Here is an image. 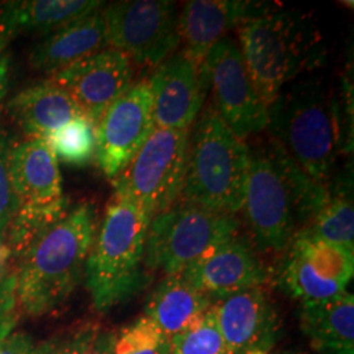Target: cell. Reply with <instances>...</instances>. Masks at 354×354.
Returning <instances> with one entry per match:
<instances>
[{"mask_svg": "<svg viewBox=\"0 0 354 354\" xmlns=\"http://www.w3.org/2000/svg\"><path fill=\"white\" fill-rule=\"evenodd\" d=\"M10 175L19 206L50 205L64 198L58 160L44 140L13 142Z\"/></svg>", "mask_w": 354, "mask_h": 354, "instance_id": "d6986e66", "label": "cell"}, {"mask_svg": "<svg viewBox=\"0 0 354 354\" xmlns=\"http://www.w3.org/2000/svg\"><path fill=\"white\" fill-rule=\"evenodd\" d=\"M213 105L239 140L263 131L268 124V106L253 87L236 39L223 38L209 51L203 66Z\"/></svg>", "mask_w": 354, "mask_h": 354, "instance_id": "8fae6325", "label": "cell"}, {"mask_svg": "<svg viewBox=\"0 0 354 354\" xmlns=\"http://www.w3.org/2000/svg\"><path fill=\"white\" fill-rule=\"evenodd\" d=\"M96 228L92 203L71 206L16 260L13 270L23 315H50L71 297L84 277Z\"/></svg>", "mask_w": 354, "mask_h": 354, "instance_id": "6da1fadb", "label": "cell"}, {"mask_svg": "<svg viewBox=\"0 0 354 354\" xmlns=\"http://www.w3.org/2000/svg\"><path fill=\"white\" fill-rule=\"evenodd\" d=\"M10 39H11V38L7 37L3 32H0V58H1L3 54L6 53V49H7V45H8Z\"/></svg>", "mask_w": 354, "mask_h": 354, "instance_id": "e575fe53", "label": "cell"}, {"mask_svg": "<svg viewBox=\"0 0 354 354\" xmlns=\"http://www.w3.org/2000/svg\"><path fill=\"white\" fill-rule=\"evenodd\" d=\"M283 253L277 274L279 286L301 304L339 295L353 279V248L297 232Z\"/></svg>", "mask_w": 354, "mask_h": 354, "instance_id": "30bf717a", "label": "cell"}, {"mask_svg": "<svg viewBox=\"0 0 354 354\" xmlns=\"http://www.w3.org/2000/svg\"><path fill=\"white\" fill-rule=\"evenodd\" d=\"M171 354H227L213 306L188 328L171 339Z\"/></svg>", "mask_w": 354, "mask_h": 354, "instance_id": "4316f807", "label": "cell"}, {"mask_svg": "<svg viewBox=\"0 0 354 354\" xmlns=\"http://www.w3.org/2000/svg\"><path fill=\"white\" fill-rule=\"evenodd\" d=\"M270 1L248 0H190L178 13L181 51L203 68L215 44L266 10Z\"/></svg>", "mask_w": 354, "mask_h": 354, "instance_id": "e0dca14e", "label": "cell"}, {"mask_svg": "<svg viewBox=\"0 0 354 354\" xmlns=\"http://www.w3.org/2000/svg\"><path fill=\"white\" fill-rule=\"evenodd\" d=\"M266 127L308 176L328 185L345 142L340 106L320 80L304 77L282 89L268 106Z\"/></svg>", "mask_w": 354, "mask_h": 354, "instance_id": "3957f363", "label": "cell"}, {"mask_svg": "<svg viewBox=\"0 0 354 354\" xmlns=\"http://www.w3.org/2000/svg\"><path fill=\"white\" fill-rule=\"evenodd\" d=\"M190 130L153 129L127 168L112 180L113 193L150 218L180 201Z\"/></svg>", "mask_w": 354, "mask_h": 354, "instance_id": "52a82bcc", "label": "cell"}, {"mask_svg": "<svg viewBox=\"0 0 354 354\" xmlns=\"http://www.w3.org/2000/svg\"><path fill=\"white\" fill-rule=\"evenodd\" d=\"M44 140L57 160L66 165H87L96 159V127L86 115L76 117Z\"/></svg>", "mask_w": 354, "mask_h": 354, "instance_id": "484cf974", "label": "cell"}, {"mask_svg": "<svg viewBox=\"0 0 354 354\" xmlns=\"http://www.w3.org/2000/svg\"><path fill=\"white\" fill-rule=\"evenodd\" d=\"M213 304L181 274H172L165 276L153 288L143 315L172 339L203 317Z\"/></svg>", "mask_w": 354, "mask_h": 354, "instance_id": "603a6c76", "label": "cell"}, {"mask_svg": "<svg viewBox=\"0 0 354 354\" xmlns=\"http://www.w3.org/2000/svg\"><path fill=\"white\" fill-rule=\"evenodd\" d=\"M113 354H171V337L142 315L114 332Z\"/></svg>", "mask_w": 354, "mask_h": 354, "instance_id": "83f0119b", "label": "cell"}, {"mask_svg": "<svg viewBox=\"0 0 354 354\" xmlns=\"http://www.w3.org/2000/svg\"><path fill=\"white\" fill-rule=\"evenodd\" d=\"M239 227L236 216L178 201L150 222L146 268L165 276L180 274L205 253L239 234Z\"/></svg>", "mask_w": 354, "mask_h": 354, "instance_id": "8992f818", "label": "cell"}, {"mask_svg": "<svg viewBox=\"0 0 354 354\" xmlns=\"http://www.w3.org/2000/svg\"><path fill=\"white\" fill-rule=\"evenodd\" d=\"M133 64L124 53L106 48L49 76L64 87L89 121L102 114L133 83Z\"/></svg>", "mask_w": 354, "mask_h": 354, "instance_id": "4fadbf2b", "label": "cell"}, {"mask_svg": "<svg viewBox=\"0 0 354 354\" xmlns=\"http://www.w3.org/2000/svg\"><path fill=\"white\" fill-rule=\"evenodd\" d=\"M257 252L283 253L298 232L295 207L270 146L250 149V168L241 206Z\"/></svg>", "mask_w": 354, "mask_h": 354, "instance_id": "ba28073f", "label": "cell"}, {"mask_svg": "<svg viewBox=\"0 0 354 354\" xmlns=\"http://www.w3.org/2000/svg\"><path fill=\"white\" fill-rule=\"evenodd\" d=\"M104 7L99 0H13L0 4V32L7 37H46L77 19Z\"/></svg>", "mask_w": 354, "mask_h": 354, "instance_id": "44dd1931", "label": "cell"}, {"mask_svg": "<svg viewBox=\"0 0 354 354\" xmlns=\"http://www.w3.org/2000/svg\"><path fill=\"white\" fill-rule=\"evenodd\" d=\"M149 83L155 127L190 130L207 91L203 68L183 51H175L153 70Z\"/></svg>", "mask_w": 354, "mask_h": 354, "instance_id": "2e32d148", "label": "cell"}, {"mask_svg": "<svg viewBox=\"0 0 354 354\" xmlns=\"http://www.w3.org/2000/svg\"><path fill=\"white\" fill-rule=\"evenodd\" d=\"M108 48L131 64L156 68L180 45L178 12L171 0H125L102 8Z\"/></svg>", "mask_w": 354, "mask_h": 354, "instance_id": "9c48e42d", "label": "cell"}, {"mask_svg": "<svg viewBox=\"0 0 354 354\" xmlns=\"http://www.w3.org/2000/svg\"><path fill=\"white\" fill-rule=\"evenodd\" d=\"M70 207L67 197L50 205L19 206L4 238L13 260H19L46 230L68 212Z\"/></svg>", "mask_w": 354, "mask_h": 354, "instance_id": "d4e9b609", "label": "cell"}, {"mask_svg": "<svg viewBox=\"0 0 354 354\" xmlns=\"http://www.w3.org/2000/svg\"><path fill=\"white\" fill-rule=\"evenodd\" d=\"M114 332L100 324H86L64 342L51 346L49 354H113Z\"/></svg>", "mask_w": 354, "mask_h": 354, "instance_id": "f1b7e54d", "label": "cell"}, {"mask_svg": "<svg viewBox=\"0 0 354 354\" xmlns=\"http://www.w3.org/2000/svg\"><path fill=\"white\" fill-rule=\"evenodd\" d=\"M150 222L140 207L113 193L96 228L83 277L97 313H109L149 285L145 260Z\"/></svg>", "mask_w": 354, "mask_h": 354, "instance_id": "7a4b0ae2", "label": "cell"}, {"mask_svg": "<svg viewBox=\"0 0 354 354\" xmlns=\"http://www.w3.org/2000/svg\"><path fill=\"white\" fill-rule=\"evenodd\" d=\"M250 168V147L210 104L193 124L180 200L218 214L241 213Z\"/></svg>", "mask_w": 354, "mask_h": 354, "instance_id": "5b68a950", "label": "cell"}, {"mask_svg": "<svg viewBox=\"0 0 354 354\" xmlns=\"http://www.w3.org/2000/svg\"><path fill=\"white\" fill-rule=\"evenodd\" d=\"M298 232L354 250V207L351 183L348 180L342 181L340 185L330 189L327 203Z\"/></svg>", "mask_w": 354, "mask_h": 354, "instance_id": "cb8c5ba5", "label": "cell"}, {"mask_svg": "<svg viewBox=\"0 0 354 354\" xmlns=\"http://www.w3.org/2000/svg\"><path fill=\"white\" fill-rule=\"evenodd\" d=\"M13 142L12 136L0 129V238L3 239L19 209V200L10 175V153Z\"/></svg>", "mask_w": 354, "mask_h": 354, "instance_id": "f546056e", "label": "cell"}, {"mask_svg": "<svg viewBox=\"0 0 354 354\" xmlns=\"http://www.w3.org/2000/svg\"><path fill=\"white\" fill-rule=\"evenodd\" d=\"M236 32L247 73L266 106L320 59L317 32L307 19L272 1Z\"/></svg>", "mask_w": 354, "mask_h": 354, "instance_id": "277c9868", "label": "cell"}, {"mask_svg": "<svg viewBox=\"0 0 354 354\" xmlns=\"http://www.w3.org/2000/svg\"><path fill=\"white\" fill-rule=\"evenodd\" d=\"M4 111L24 138L45 140L82 113L70 93L48 77L21 89L6 102Z\"/></svg>", "mask_w": 354, "mask_h": 354, "instance_id": "ac0fdd59", "label": "cell"}, {"mask_svg": "<svg viewBox=\"0 0 354 354\" xmlns=\"http://www.w3.org/2000/svg\"><path fill=\"white\" fill-rule=\"evenodd\" d=\"M102 8L42 37L29 54L32 68L50 76L106 49V24Z\"/></svg>", "mask_w": 354, "mask_h": 354, "instance_id": "ffe728a7", "label": "cell"}, {"mask_svg": "<svg viewBox=\"0 0 354 354\" xmlns=\"http://www.w3.org/2000/svg\"><path fill=\"white\" fill-rule=\"evenodd\" d=\"M53 344H37L35 339L21 330H15L0 339V354H49Z\"/></svg>", "mask_w": 354, "mask_h": 354, "instance_id": "1f68e13d", "label": "cell"}, {"mask_svg": "<svg viewBox=\"0 0 354 354\" xmlns=\"http://www.w3.org/2000/svg\"><path fill=\"white\" fill-rule=\"evenodd\" d=\"M213 302L238 291L264 286L270 272L252 241L236 234L180 273Z\"/></svg>", "mask_w": 354, "mask_h": 354, "instance_id": "5bb4252c", "label": "cell"}, {"mask_svg": "<svg viewBox=\"0 0 354 354\" xmlns=\"http://www.w3.org/2000/svg\"><path fill=\"white\" fill-rule=\"evenodd\" d=\"M23 317L16 291L15 270H8L0 279V339L15 332L19 319Z\"/></svg>", "mask_w": 354, "mask_h": 354, "instance_id": "4dcf8cb0", "label": "cell"}, {"mask_svg": "<svg viewBox=\"0 0 354 354\" xmlns=\"http://www.w3.org/2000/svg\"><path fill=\"white\" fill-rule=\"evenodd\" d=\"M304 336L319 354H354V298L352 292L301 304Z\"/></svg>", "mask_w": 354, "mask_h": 354, "instance_id": "7402d4cb", "label": "cell"}, {"mask_svg": "<svg viewBox=\"0 0 354 354\" xmlns=\"http://www.w3.org/2000/svg\"><path fill=\"white\" fill-rule=\"evenodd\" d=\"M11 55L10 53H4L0 58V113L6 106V99L8 95L10 82H11Z\"/></svg>", "mask_w": 354, "mask_h": 354, "instance_id": "d6a6232c", "label": "cell"}, {"mask_svg": "<svg viewBox=\"0 0 354 354\" xmlns=\"http://www.w3.org/2000/svg\"><path fill=\"white\" fill-rule=\"evenodd\" d=\"M227 354H270L279 337V320L264 286L234 292L213 304Z\"/></svg>", "mask_w": 354, "mask_h": 354, "instance_id": "9a60e30c", "label": "cell"}, {"mask_svg": "<svg viewBox=\"0 0 354 354\" xmlns=\"http://www.w3.org/2000/svg\"><path fill=\"white\" fill-rule=\"evenodd\" d=\"M10 259H11V252L6 244V241L0 238V279L6 274V266Z\"/></svg>", "mask_w": 354, "mask_h": 354, "instance_id": "836d02e7", "label": "cell"}, {"mask_svg": "<svg viewBox=\"0 0 354 354\" xmlns=\"http://www.w3.org/2000/svg\"><path fill=\"white\" fill-rule=\"evenodd\" d=\"M155 129L150 83L140 80L106 109L96 125V162L102 174L118 176Z\"/></svg>", "mask_w": 354, "mask_h": 354, "instance_id": "7c38bea8", "label": "cell"}]
</instances>
